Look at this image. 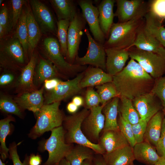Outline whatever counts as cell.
I'll use <instances>...</instances> for the list:
<instances>
[{"label":"cell","instance_id":"1","mask_svg":"<svg viewBox=\"0 0 165 165\" xmlns=\"http://www.w3.org/2000/svg\"><path fill=\"white\" fill-rule=\"evenodd\" d=\"M154 82L155 79L132 59L120 72L113 76L112 81L120 96L132 101L150 92Z\"/></svg>","mask_w":165,"mask_h":165},{"label":"cell","instance_id":"2","mask_svg":"<svg viewBox=\"0 0 165 165\" xmlns=\"http://www.w3.org/2000/svg\"><path fill=\"white\" fill-rule=\"evenodd\" d=\"M144 23V18H139L124 23H114L108 38L104 45V48L129 49L132 47Z\"/></svg>","mask_w":165,"mask_h":165},{"label":"cell","instance_id":"3","mask_svg":"<svg viewBox=\"0 0 165 165\" xmlns=\"http://www.w3.org/2000/svg\"><path fill=\"white\" fill-rule=\"evenodd\" d=\"M0 66L2 69L20 74L27 64L22 46L15 33L0 39Z\"/></svg>","mask_w":165,"mask_h":165},{"label":"cell","instance_id":"4","mask_svg":"<svg viewBox=\"0 0 165 165\" xmlns=\"http://www.w3.org/2000/svg\"><path fill=\"white\" fill-rule=\"evenodd\" d=\"M90 112V110L84 108L79 112L66 116L62 126L64 131L66 143L68 144H76L89 147L96 153L103 155L105 153L99 144L91 142L82 133V123Z\"/></svg>","mask_w":165,"mask_h":165},{"label":"cell","instance_id":"5","mask_svg":"<svg viewBox=\"0 0 165 165\" xmlns=\"http://www.w3.org/2000/svg\"><path fill=\"white\" fill-rule=\"evenodd\" d=\"M61 101L44 105L36 115L37 121L29 136L35 139L46 132L62 126L65 116L59 108Z\"/></svg>","mask_w":165,"mask_h":165},{"label":"cell","instance_id":"6","mask_svg":"<svg viewBox=\"0 0 165 165\" xmlns=\"http://www.w3.org/2000/svg\"><path fill=\"white\" fill-rule=\"evenodd\" d=\"M43 48V53L46 58L50 61L61 74L69 79L75 77L87 68L86 66L68 63L61 53L58 40L55 38H45Z\"/></svg>","mask_w":165,"mask_h":165},{"label":"cell","instance_id":"7","mask_svg":"<svg viewBox=\"0 0 165 165\" xmlns=\"http://www.w3.org/2000/svg\"><path fill=\"white\" fill-rule=\"evenodd\" d=\"M50 137L41 144L42 151H47L49 156L43 165L58 164L69 152L74 145L66 143L65 132L62 126L55 128L51 131Z\"/></svg>","mask_w":165,"mask_h":165},{"label":"cell","instance_id":"8","mask_svg":"<svg viewBox=\"0 0 165 165\" xmlns=\"http://www.w3.org/2000/svg\"><path fill=\"white\" fill-rule=\"evenodd\" d=\"M128 51L130 59L136 61L154 79L165 75V57L134 46L130 48Z\"/></svg>","mask_w":165,"mask_h":165},{"label":"cell","instance_id":"9","mask_svg":"<svg viewBox=\"0 0 165 165\" xmlns=\"http://www.w3.org/2000/svg\"><path fill=\"white\" fill-rule=\"evenodd\" d=\"M84 73V71L72 79L65 81L61 80L53 89L44 91V105L61 102L79 93L82 90L80 86V83Z\"/></svg>","mask_w":165,"mask_h":165},{"label":"cell","instance_id":"10","mask_svg":"<svg viewBox=\"0 0 165 165\" xmlns=\"http://www.w3.org/2000/svg\"><path fill=\"white\" fill-rule=\"evenodd\" d=\"M88 40V46L85 55L76 58L74 64L82 66L86 65L106 70V54L104 45L96 41L87 28L84 30Z\"/></svg>","mask_w":165,"mask_h":165},{"label":"cell","instance_id":"11","mask_svg":"<svg viewBox=\"0 0 165 165\" xmlns=\"http://www.w3.org/2000/svg\"><path fill=\"white\" fill-rule=\"evenodd\" d=\"M114 16L118 23H122L139 18H144L150 11L149 1L143 0H116Z\"/></svg>","mask_w":165,"mask_h":165},{"label":"cell","instance_id":"12","mask_svg":"<svg viewBox=\"0 0 165 165\" xmlns=\"http://www.w3.org/2000/svg\"><path fill=\"white\" fill-rule=\"evenodd\" d=\"M87 22L82 13L79 11L70 21L67 37V53L65 57L69 63L74 64L76 57L78 56L82 31L86 28Z\"/></svg>","mask_w":165,"mask_h":165},{"label":"cell","instance_id":"13","mask_svg":"<svg viewBox=\"0 0 165 165\" xmlns=\"http://www.w3.org/2000/svg\"><path fill=\"white\" fill-rule=\"evenodd\" d=\"M104 105L92 107L83 121L81 126L82 133L91 143L98 144L100 134L104 129L105 118L102 112Z\"/></svg>","mask_w":165,"mask_h":165},{"label":"cell","instance_id":"14","mask_svg":"<svg viewBox=\"0 0 165 165\" xmlns=\"http://www.w3.org/2000/svg\"><path fill=\"white\" fill-rule=\"evenodd\" d=\"M77 1L82 10V14L89 25L94 38L104 45L106 38L100 26L99 12L97 7L94 5L93 1L91 0Z\"/></svg>","mask_w":165,"mask_h":165},{"label":"cell","instance_id":"15","mask_svg":"<svg viewBox=\"0 0 165 165\" xmlns=\"http://www.w3.org/2000/svg\"><path fill=\"white\" fill-rule=\"evenodd\" d=\"M33 15L41 32H49L57 36V22L49 9L39 0L29 1Z\"/></svg>","mask_w":165,"mask_h":165},{"label":"cell","instance_id":"16","mask_svg":"<svg viewBox=\"0 0 165 165\" xmlns=\"http://www.w3.org/2000/svg\"><path fill=\"white\" fill-rule=\"evenodd\" d=\"M132 102L140 120L150 119L163 108L160 100L151 91L136 98Z\"/></svg>","mask_w":165,"mask_h":165},{"label":"cell","instance_id":"17","mask_svg":"<svg viewBox=\"0 0 165 165\" xmlns=\"http://www.w3.org/2000/svg\"><path fill=\"white\" fill-rule=\"evenodd\" d=\"M54 78L67 80L69 79L61 74L50 61L40 56L38 57L34 81L36 88L39 89L45 80Z\"/></svg>","mask_w":165,"mask_h":165},{"label":"cell","instance_id":"18","mask_svg":"<svg viewBox=\"0 0 165 165\" xmlns=\"http://www.w3.org/2000/svg\"><path fill=\"white\" fill-rule=\"evenodd\" d=\"M37 59L36 55L33 53L28 62L20 73L14 88V92L16 95L38 90L34 82L35 69Z\"/></svg>","mask_w":165,"mask_h":165},{"label":"cell","instance_id":"19","mask_svg":"<svg viewBox=\"0 0 165 165\" xmlns=\"http://www.w3.org/2000/svg\"><path fill=\"white\" fill-rule=\"evenodd\" d=\"M43 85L36 90L17 94L13 97L15 101L23 110H28L36 115L44 105Z\"/></svg>","mask_w":165,"mask_h":165},{"label":"cell","instance_id":"20","mask_svg":"<svg viewBox=\"0 0 165 165\" xmlns=\"http://www.w3.org/2000/svg\"><path fill=\"white\" fill-rule=\"evenodd\" d=\"M106 54V72L113 76L124 68L129 57L128 49L109 48L105 49Z\"/></svg>","mask_w":165,"mask_h":165},{"label":"cell","instance_id":"21","mask_svg":"<svg viewBox=\"0 0 165 165\" xmlns=\"http://www.w3.org/2000/svg\"><path fill=\"white\" fill-rule=\"evenodd\" d=\"M94 0L99 12V21L101 30L106 39L108 38L110 29L115 16L113 9L115 0Z\"/></svg>","mask_w":165,"mask_h":165},{"label":"cell","instance_id":"22","mask_svg":"<svg viewBox=\"0 0 165 165\" xmlns=\"http://www.w3.org/2000/svg\"><path fill=\"white\" fill-rule=\"evenodd\" d=\"M144 24L139 30L132 47L134 46L141 50L156 53L165 57V47L145 30Z\"/></svg>","mask_w":165,"mask_h":165},{"label":"cell","instance_id":"23","mask_svg":"<svg viewBox=\"0 0 165 165\" xmlns=\"http://www.w3.org/2000/svg\"><path fill=\"white\" fill-rule=\"evenodd\" d=\"M113 76L102 69L90 65L84 71V75L80 83L82 89L112 82Z\"/></svg>","mask_w":165,"mask_h":165},{"label":"cell","instance_id":"24","mask_svg":"<svg viewBox=\"0 0 165 165\" xmlns=\"http://www.w3.org/2000/svg\"><path fill=\"white\" fill-rule=\"evenodd\" d=\"M98 144L105 153H109L117 149L130 145L120 130L103 131L100 137Z\"/></svg>","mask_w":165,"mask_h":165},{"label":"cell","instance_id":"25","mask_svg":"<svg viewBox=\"0 0 165 165\" xmlns=\"http://www.w3.org/2000/svg\"><path fill=\"white\" fill-rule=\"evenodd\" d=\"M28 33V54L29 59L41 38V31L33 15L30 4L25 9Z\"/></svg>","mask_w":165,"mask_h":165},{"label":"cell","instance_id":"26","mask_svg":"<svg viewBox=\"0 0 165 165\" xmlns=\"http://www.w3.org/2000/svg\"><path fill=\"white\" fill-rule=\"evenodd\" d=\"M133 148L135 159L146 165H154L160 157L156 147L145 141L137 143Z\"/></svg>","mask_w":165,"mask_h":165},{"label":"cell","instance_id":"27","mask_svg":"<svg viewBox=\"0 0 165 165\" xmlns=\"http://www.w3.org/2000/svg\"><path fill=\"white\" fill-rule=\"evenodd\" d=\"M102 155L106 165H131L135 160L133 148L130 145Z\"/></svg>","mask_w":165,"mask_h":165},{"label":"cell","instance_id":"28","mask_svg":"<svg viewBox=\"0 0 165 165\" xmlns=\"http://www.w3.org/2000/svg\"><path fill=\"white\" fill-rule=\"evenodd\" d=\"M49 2L56 13L57 21L68 20L71 21L79 11L77 0H50Z\"/></svg>","mask_w":165,"mask_h":165},{"label":"cell","instance_id":"29","mask_svg":"<svg viewBox=\"0 0 165 165\" xmlns=\"http://www.w3.org/2000/svg\"><path fill=\"white\" fill-rule=\"evenodd\" d=\"M163 20L149 11L144 17V28L165 47V28L162 25Z\"/></svg>","mask_w":165,"mask_h":165},{"label":"cell","instance_id":"30","mask_svg":"<svg viewBox=\"0 0 165 165\" xmlns=\"http://www.w3.org/2000/svg\"><path fill=\"white\" fill-rule=\"evenodd\" d=\"M119 97H116L107 103L104 107L102 112L105 118L103 131L119 130L117 119Z\"/></svg>","mask_w":165,"mask_h":165},{"label":"cell","instance_id":"31","mask_svg":"<svg viewBox=\"0 0 165 165\" xmlns=\"http://www.w3.org/2000/svg\"><path fill=\"white\" fill-rule=\"evenodd\" d=\"M163 117L161 111L154 115L149 121L145 133L144 141L155 147L160 136Z\"/></svg>","mask_w":165,"mask_h":165},{"label":"cell","instance_id":"32","mask_svg":"<svg viewBox=\"0 0 165 165\" xmlns=\"http://www.w3.org/2000/svg\"><path fill=\"white\" fill-rule=\"evenodd\" d=\"M96 153L89 147L75 144L65 158L72 165H82L86 160H93Z\"/></svg>","mask_w":165,"mask_h":165},{"label":"cell","instance_id":"33","mask_svg":"<svg viewBox=\"0 0 165 165\" xmlns=\"http://www.w3.org/2000/svg\"><path fill=\"white\" fill-rule=\"evenodd\" d=\"M118 111L123 118L131 125L138 123L140 116L134 108L132 101L122 96H119Z\"/></svg>","mask_w":165,"mask_h":165},{"label":"cell","instance_id":"34","mask_svg":"<svg viewBox=\"0 0 165 165\" xmlns=\"http://www.w3.org/2000/svg\"><path fill=\"white\" fill-rule=\"evenodd\" d=\"M15 35L23 48L27 64L30 59L28 54V33L27 26L26 14L25 9H23L21 14L16 25Z\"/></svg>","mask_w":165,"mask_h":165},{"label":"cell","instance_id":"35","mask_svg":"<svg viewBox=\"0 0 165 165\" xmlns=\"http://www.w3.org/2000/svg\"><path fill=\"white\" fill-rule=\"evenodd\" d=\"M0 109L3 112L15 115L23 118L24 110L15 101L13 97L2 92L0 94Z\"/></svg>","mask_w":165,"mask_h":165},{"label":"cell","instance_id":"36","mask_svg":"<svg viewBox=\"0 0 165 165\" xmlns=\"http://www.w3.org/2000/svg\"><path fill=\"white\" fill-rule=\"evenodd\" d=\"M15 120L14 118L11 115H8L0 120V153L2 160L3 161H4L9 156V148L7 147L5 141L6 137L11 133L10 123Z\"/></svg>","mask_w":165,"mask_h":165},{"label":"cell","instance_id":"37","mask_svg":"<svg viewBox=\"0 0 165 165\" xmlns=\"http://www.w3.org/2000/svg\"><path fill=\"white\" fill-rule=\"evenodd\" d=\"M70 23V21L68 20H61L57 21V37L61 53L65 58L67 53L68 32Z\"/></svg>","mask_w":165,"mask_h":165},{"label":"cell","instance_id":"38","mask_svg":"<svg viewBox=\"0 0 165 165\" xmlns=\"http://www.w3.org/2000/svg\"><path fill=\"white\" fill-rule=\"evenodd\" d=\"M97 92L101 100V105H105L111 100L120 96L112 82L96 86Z\"/></svg>","mask_w":165,"mask_h":165},{"label":"cell","instance_id":"39","mask_svg":"<svg viewBox=\"0 0 165 165\" xmlns=\"http://www.w3.org/2000/svg\"><path fill=\"white\" fill-rule=\"evenodd\" d=\"M0 75V88L3 90L14 88L20 74L7 70L3 69Z\"/></svg>","mask_w":165,"mask_h":165},{"label":"cell","instance_id":"40","mask_svg":"<svg viewBox=\"0 0 165 165\" xmlns=\"http://www.w3.org/2000/svg\"><path fill=\"white\" fill-rule=\"evenodd\" d=\"M119 130L127 140L130 145L133 148L137 143L132 129V125L123 119L118 112L117 119Z\"/></svg>","mask_w":165,"mask_h":165},{"label":"cell","instance_id":"41","mask_svg":"<svg viewBox=\"0 0 165 165\" xmlns=\"http://www.w3.org/2000/svg\"><path fill=\"white\" fill-rule=\"evenodd\" d=\"M151 92L159 99L165 110V75L155 79Z\"/></svg>","mask_w":165,"mask_h":165},{"label":"cell","instance_id":"42","mask_svg":"<svg viewBox=\"0 0 165 165\" xmlns=\"http://www.w3.org/2000/svg\"><path fill=\"white\" fill-rule=\"evenodd\" d=\"M101 102L97 92L92 87H88L85 93L84 108L90 109L92 107L99 105Z\"/></svg>","mask_w":165,"mask_h":165},{"label":"cell","instance_id":"43","mask_svg":"<svg viewBox=\"0 0 165 165\" xmlns=\"http://www.w3.org/2000/svg\"><path fill=\"white\" fill-rule=\"evenodd\" d=\"M12 8V28L16 25L21 14L23 7L26 1L24 0H11L10 1Z\"/></svg>","mask_w":165,"mask_h":165},{"label":"cell","instance_id":"44","mask_svg":"<svg viewBox=\"0 0 165 165\" xmlns=\"http://www.w3.org/2000/svg\"><path fill=\"white\" fill-rule=\"evenodd\" d=\"M150 119L140 120L138 123L132 125V129L137 143L143 141L145 130Z\"/></svg>","mask_w":165,"mask_h":165},{"label":"cell","instance_id":"45","mask_svg":"<svg viewBox=\"0 0 165 165\" xmlns=\"http://www.w3.org/2000/svg\"><path fill=\"white\" fill-rule=\"evenodd\" d=\"M150 11L163 20L165 19V0L149 1Z\"/></svg>","mask_w":165,"mask_h":165},{"label":"cell","instance_id":"46","mask_svg":"<svg viewBox=\"0 0 165 165\" xmlns=\"http://www.w3.org/2000/svg\"><path fill=\"white\" fill-rule=\"evenodd\" d=\"M10 20L7 6L3 5L1 6L0 10V25L5 29L7 33L12 28L11 21Z\"/></svg>","mask_w":165,"mask_h":165},{"label":"cell","instance_id":"47","mask_svg":"<svg viewBox=\"0 0 165 165\" xmlns=\"http://www.w3.org/2000/svg\"><path fill=\"white\" fill-rule=\"evenodd\" d=\"M16 145L15 143L12 144L9 147V154L13 165H28L29 156H26L23 162L20 160L17 153Z\"/></svg>","mask_w":165,"mask_h":165},{"label":"cell","instance_id":"48","mask_svg":"<svg viewBox=\"0 0 165 165\" xmlns=\"http://www.w3.org/2000/svg\"><path fill=\"white\" fill-rule=\"evenodd\" d=\"M156 148L158 154L160 157H165V122L163 120L160 136Z\"/></svg>","mask_w":165,"mask_h":165},{"label":"cell","instance_id":"49","mask_svg":"<svg viewBox=\"0 0 165 165\" xmlns=\"http://www.w3.org/2000/svg\"><path fill=\"white\" fill-rule=\"evenodd\" d=\"M62 80L61 79L54 78L46 80L43 83L44 91H50L55 88Z\"/></svg>","mask_w":165,"mask_h":165},{"label":"cell","instance_id":"50","mask_svg":"<svg viewBox=\"0 0 165 165\" xmlns=\"http://www.w3.org/2000/svg\"><path fill=\"white\" fill-rule=\"evenodd\" d=\"M42 161L40 155L32 154L29 156L28 165H40Z\"/></svg>","mask_w":165,"mask_h":165},{"label":"cell","instance_id":"51","mask_svg":"<svg viewBox=\"0 0 165 165\" xmlns=\"http://www.w3.org/2000/svg\"><path fill=\"white\" fill-rule=\"evenodd\" d=\"M94 165H106L102 155L96 153L93 160Z\"/></svg>","mask_w":165,"mask_h":165},{"label":"cell","instance_id":"52","mask_svg":"<svg viewBox=\"0 0 165 165\" xmlns=\"http://www.w3.org/2000/svg\"><path fill=\"white\" fill-rule=\"evenodd\" d=\"M78 108L79 107L72 101L68 103L66 107L67 111L72 114L76 113Z\"/></svg>","mask_w":165,"mask_h":165},{"label":"cell","instance_id":"53","mask_svg":"<svg viewBox=\"0 0 165 165\" xmlns=\"http://www.w3.org/2000/svg\"><path fill=\"white\" fill-rule=\"evenodd\" d=\"M72 101L79 107L83 105L84 103L83 98L79 96H74L73 97Z\"/></svg>","mask_w":165,"mask_h":165},{"label":"cell","instance_id":"54","mask_svg":"<svg viewBox=\"0 0 165 165\" xmlns=\"http://www.w3.org/2000/svg\"><path fill=\"white\" fill-rule=\"evenodd\" d=\"M154 165H165V157H160Z\"/></svg>","mask_w":165,"mask_h":165},{"label":"cell","instance_id":"55","mask_svg":"<svg viewBox=\"0 0 165 165\" xmlns=\"http://www.w3.org/2000/svg\"><path fill=\"white\" fill-rule=\"evenodd\" d=\"M58 164L59 165H72L65 158L62 160Z\"/></svg>","mask_w":165,"mask_h":165},{"label":"cell","instance_id":"56","mask_svg":"<svg viewBox=\"0 0 165 165\" xmlns=\"http://www.w3.org/2000/svg\"><path fill=\"white\" fill-rule=\"evenodd\" d=\"M82 165H94L93 160H86L82 163Z\"/></svg>","mask_w":165,"mask_h":165},{"label":"cell","instance_id":"57","mask_svg":"<svg viewBox=\"0 0 165 165\" xmlns=\"http://www.w3.org/2000/svg\"><path fill=\"white\" fill-rule=\"evenodd\" d=\"M0 165H5V164L2 162L1 159H0Z\"/></svg>","mask_w":165,"mask_h":165},{"label":"cell","instance_id":"58","mask_svg":"<svg viewBox=\"0 0 165 165\" xmlns=\"http://www.w3.org/2000/svg\"><path fill=\"white\" fill-rule=\"evenodd\" d=\"M3 1V0H0V6L1 7V5H2Z\"/></svg>","mask_w":165,"mask_h":165},{"label":"cell","instance_id":"59","mask_svg":"<svg viewBox=\"0 0 165 165\" xmlns=\"http://www.w3.org/2000/svg\"><path fill=\"white\" fill-rule=\"evenodd\" d=\"M131 165H134V163H132V164H131Z\"/></svg>","mask_w":165,"mask_h":165},{"label":"cell","instance_id":"60","mask_svg":"<svg viewBox=\"0 0 165 165\" xmlns=\"http://www.w3.org/2000/svg\"><path fill=\"white\" fill-rule=\"evenodd\" d=\"M163 120H164V121L165 122V119H163Z\"/></svg>","mask_w":165,"mask_h":165},{"label":"cell","instance_id":"61","mask_svg":"<svg viewBox=\"0 0 165 165\" xmlns=\"http://www.w3.org/2000/svg\"><path fill=\"white\" fill-rule=\"evenodd\" d=\"M54 165H59V164H55Z\"/></svg>","mask_w":165,"mask_h":165}]
</instances>
